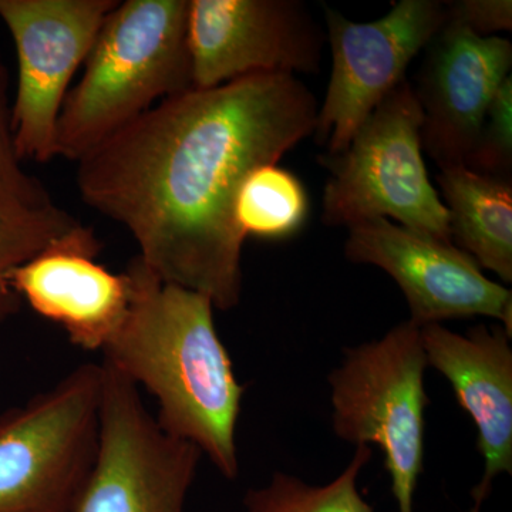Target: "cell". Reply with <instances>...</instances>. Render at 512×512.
<instances>
[{
  "mask_svg": "<svg viewBox=\"0 0 512 512\" xmlns=\"http://www.w3.org/2000/svg\"><path fill=\"white\" fill-rule=\"evenodd\" d=\"M103 365L0 414V512H70L96 461Z\"/></svg>",
  "mask_w": 512,
  "mask_h": 512,
  "instance_id": "8992f818",
  "label": "cell"
},
{
  "mask_svg": "<svg viewBox=\"0 0 512 512\" xmlns=\"http://www.w3.org/2000/svg\"><path fill=\"white\" fill-rule=\"evenodd\" d=\"M101 365L99 448L70 512H185L201 451L168 434L136 384Z\"/></svg>",
  "mask_w": 512,
  "mask_h": 512,
  "instance_id": "52a82bcc",
  "label": "cell"
},
{
  "mask_svg": "<svg viewBox=\"0 0 512 512\" xmlns=\"http://www.w3.org/2000/svg\"><path fill=\"white\" fill-rule=\"evenodd\" d=\"M101 242L80 222L9 275L22 301L66 332L74 346L103 350L119 329L130 301L124 272L96 261Z\"/></svg>",
  "mask_w": 512,
  "mask_h": 512,
  "instance_id": "4fadbf2b",
  "label": "cell"
},
{
  "mask_svg": "<svg viewBox=\"0 0 512 512\" xmlns=\"http://www.w3.org/2000/svg\"><path fill=\"white\" fill-rule=\"evenodd\" d=\"M318 100L289 74H255L168 97L77 161L89 207L126 227L171 284L241 301L235 201L249 174L313 136Z\"/></svg>",
  "mask_w": 512,
  "mask_h": 512,
  "instance_id": "6da1fadb",
  "label": "cell"
},
{
  "mask_svg": "<svg viewBox=\"0 0 512 512\" xmlns=\"http://www.w3.org/2000/svg\"><path fill=\"white\" fill-rule=\"evenodd\" d=\"M512 335L497 325H478L466 335L440 323L421 328L427 365L446 377L457 402L478 431L477 448L484 458V473L473 490L480 512L500 474H512Z\"/></svg>",
  "mask_w": 512,
  "mask_h": 512,
  "instance_id": "5bb4252c",
  "label": "cell"
},
{
  "mask_svg": "<svg viewBox=\"0 0 512 512\" xmlns=\"http://www.w3.org/2000/svg\"><path fill=\"white\" fill-rule=\"evenodd\" d=\"M424 52L413 86L423 113L421 147L439 168L466 167L488 106L510 76L512 45L448 19Z\"/></svg>",
  "mask_w": 512,
  "mask_h": 512,
  "instance_id": "7c38bea8",
  "label": "cell"
},
{
  "mask_svg": "<svg viewBox=\"0 0 512 512\" xmlns=\"http://www.w3.org/2000/svg\"><path fill=\"white\" fill-rule=\"evenodd\" d=\"M45 185L26 173L12 133L9 73L0 56V215L18 217L55 207Z\"/></svg>",
  "mask_w": 512,
  "mask_h": 512,
  "instance_id": "d6986e66",
  "label": "cell"
},
{
  "mask_svg": "<svg viewBox=\"0 0 512 512\" xmlns=\"http://www.w3.org/2000/svg\"><path fill=\"white\" fill-rule=\"evenodd\" d=\"M190 0L119 2L57 120V157L80 161L168 97L192 89Z\"/></svg>",
  "mask_w": 512,
  "mask_h": 512,
  "instance_id": "3957f363",
  "label": "cell"
},
{
  "mask_svg": "<svg viewBox=\"0 0 512 512\" xmlns=\"http://www.w3.org/2000/svg\"><path fill=\"white\" fill-rule=\"evenodd\" d=\"M119 0H0L18 56L12 133L20 161L57 157V120L70 82Z\"/></svg>",
  "mask_w": 512,
  "mask_h": 512,
  "instance_id": "9c48e42d",
  "label": "cell"
},
{
  "mask_svg": "<svg viewBox=\"0 0 512 512\" xmlns=\"http://www.w3.org/2000/svg\"><path fill=\"white\" fill-rule=\"evenodd\" d=\"M369 446H356L355 456L338 478L311 485L291 474L275 473L269 484L245 494L247 512H375L357 488L360 471L372 458Z\"/></svg>",
  "mask_w": 512,
  "mask_h": 512,
  "instance_id": "e0dca14e",
  "label": "cell"
},
{
  "mask_svg": "<svg viewBox=\"0 0 512 512\" xmlns=\"http://www.w3.org/2000/svg\"><path fill=\"white\" fill-rule=\"evenodd\" d=\"M323 40L298 0H190L192 89L255 74L316 73Z\"/></svg>",
  "mask_w": 512,
  "mask_h": 512,
  "instance_id": "30bf717a",
  "label": "cell"
},
{
  "mask_svg": "<svg viewBox=\"0 0 512 512\" xmlns=\"http://www.w3.org/2000/svg\"><path fill=\"white\" fill-rule=\"evenodd\" d=\"M345 255L387 272L423 328L448 319L488 316L512 335V293L490 281L463 249L377 218L348 228Z\"/></svg>",
  "mask_w": 512,
  "mask_h": 512,
  "instance_id": "8fae6325",
  "label": "cell"
},
{
  "mask_svg": "<svg viewBox=\"0 0 512 512\" xmlns=\"http://www.w3.org/2000/svg\"><path fill=\"white\" fill-rule=\"evenodd\" d=\"M332 73L313 137L328 156L348 148L359 127L406 80L414 57L448 22V2L400 0L383 18L352 22L326 8Z\"/></svg>",
  "mask_w": 512,
  "mask_h": 512,
  "instance_id": "ba28073f",
  "label": "cell"
},
{
  "mask_svg": "<svg viewBox=\"0 0 512 512\" xmlns=\"http://www.w3.org/2000/svg\"><path fill=\"white\" fill-rule=\"evenodd\" d=\"M79 224L57 205L18 217L0 215V322L16 315L22 303L9 275Z\"/></svg>",
  "mask_w": 512,
  "mask_h": 512,
  "instance_id": "ac0fdd59",
  "label": "cell"
},
{
  "mask_svg": "<svg viewBox=\"0 0 512 512\" xmlns=\"http://www.w3.org/2000/svg\"><path fill=\"white\" fill-rule=\"evenodd\" d=\"M234 215L245 238L269 241L291 238L308 220V194L291 171L278 164L262 165L242 184Z\"/></svg>",
  "mask_w": 512,
  "mask_h": 512,
  "instance_id": "2e32d148",
  "label": "cell"
},
{
  "mask_svg": "<svg viewBox=\"0 0 512 512\" xmlns=\"http://www.w3.org/2000/svg\"><path fill=\"white\" fill-rule=\"evenodd\" d=\"M427 366L421 328L406 320L382 339L346 349L329 376L333 431L356 446L382 448L399 512H414L423 473Z\"/></svg>",
  "mask_w": 512,
  "mask_h": 512,
  "instance_id": "5b68a950",
  "label": "cell"
},
{
  "mask_svg": "<svg viewBox=\"0 0 512 512\" xmlns=\"http://www.w3.org/2000/svg\"><path fill=\"white\" fill-rule=\"evenodd\" d=\"M476 173L512 180V76L494 94L466 165Z\"/></svg>",
  "mask_w": 512,
  "mask_h": 512,
  "instance_id": "ffe728a7",
  "label": "cell"
},
{
  "mask_svg": "<svg viewBox=\"0 0 512 512\" xmlns=\"http://www.w3.org/2000/svg\"><path fill=\"white\" fill-rule=\"evenodd\" d=\"M448 19L477 36L491 37L512 29L511 0H457L448 2Z\"/></svg>",
  "mask_w": 512,
  "mask_h": 512,
  "instance_id": "44dd1931",
  "label": "cell"
},
{
  "mask_svg": "<svg viewBox=\"0 0 512 512\" xmlns=\"http://www.w3.org/2000/svg\"><path fill=\"white\" fill-rule=\"evenodd\" d=\"M421 124L423 113L406 79L367 117L345 151L319 157L329 173L323 224L350 228L392 218L394 224L453 244L450 214L424 163Z\"/></svg>",
  "mask_w": 512,
  "mask_h": 512,
  "instance_id": "277c9868",
  "label": "cell"
},
{
  "mask_svg": "<svg viewBox=\"0 0 512 512\" xmlns=\"http://www.w3.org/2000/svg\"><path fill=\"white\" fill-rule=\"evenodd\" d=\"M437 181L450 214L451 239L481 269L512 282V180L463 165L440 168Z\"/></svg>",
  "mask_w": 512,
  "mask_h": 512,
  "instance_id": "9a60e30c",
  "label": "cell"
},
{
  "mask_svg": "<svg viewBox=\"0 0 512 512\" xmlns=\"http://www.w3.org/2000/svg\"><path fill=\"white\" fill-rule=\"evenodd\" d=\"M130 301L103 362L154 397L168 434L210 458L221 476L239 473L237 424L247 387L235 376L208 296L164 281L138 256L124 271Z\"/></svg>",
  "mask_w": 512,
  "mask_h": 512,
  "instance_id": "7a4b0ae2",
  "label": "cell"
}]
</instances>
